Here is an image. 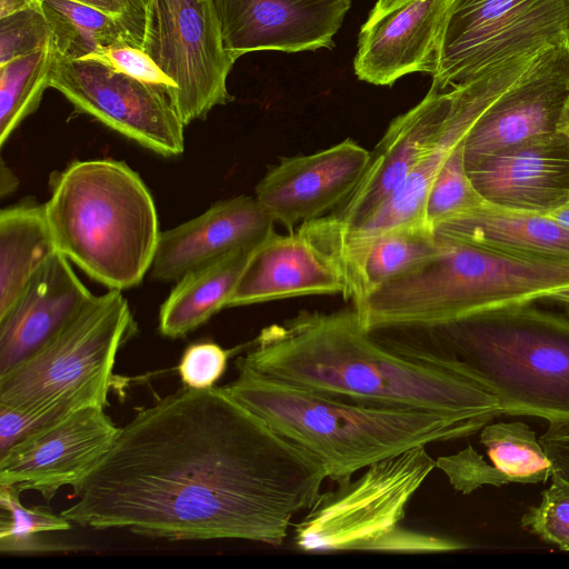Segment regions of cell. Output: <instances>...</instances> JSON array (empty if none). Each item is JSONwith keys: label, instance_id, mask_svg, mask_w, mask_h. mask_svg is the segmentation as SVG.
I'll return each instance as SVG.
<instances>
[{"label": "cell", "instance_id": "ffe728a7", "mask_svg": "<svg viewBox=\"0 0 569 569\" xmlns=\"http://www.w3.org/2000/svg\"><path fill=\"white\" fill-rule=\"evenodd\" d=\"M274 223L254 196L220 200L203 213L161 231L150 277L177 281L200 264L258 246L276 232Z\"/></svg>", "mask_w": 569, "mask_h": 569}, {"label": "cell", "instance_id": "484cf974", "mask_svg": "<svg viewBox=\"0 0 569 569\" xmlns=\"http://www.w3.org/2000/svg\"><path fill=\"white\" fill-rule=\"evenodd\" d=\"M57 251L44 203L24 202L1 209L0 316Z\"/></svg>", "mask_w": 569, "mask_h": 569}, {"label": "cell", "instance_id": "8d00e7d4", "mask_svg": "<svg viewBox=\"0 0 569 569\" xmlns=\"http://www.w3.org/2000/svg\"><path fill=\"white\" fill-rule=\"evenodd\" d=\"M69 413L62 409L24 410L0 405V455Z\"/></svg>", "mask_w": 569, "mask_h": 569}, {"label": "cell", "instance_id": "60d3db41", "mask_svg": "<svg viewBox=\"0 0 569 569\" xmlns=\"http://www.w3.org/2000/svg\"><path fill=\"white\" fill-rule=\"evenodd\" d=\"M19 186V179L14 172L1 160L0 166V196L3 198L12 193Z\"/></svg>", "mask_w": 569, "mask_h": 569}, {"label": "cell", "instance_id": "e575fe53", "mask_svg": "<svg viewBox=\"0 0 569 569\" xmlns=\"http://www.w3.org/2000/svg\"><path fill=\"white\" fill-rule=\"evenodd\" d=\"M87 59V58H84ZM98 60L111 69L138 80L166 88L173 99L176 86L156 61L139 46L120 41L88 58Z\"/></svg>", "mask_w": 569, "mask_h": 569}, {"label": "cell", "instance_id": "ba28073f", "mask_svg": "<svg viewBox=\"0 0 569 569\" xmlns=\"http://www.w3.org/2000/svg\"><path fill=\"white\" fill-rule=\"evenodd\" d=\"M134 331L121 290L94 296L53 339L0 375V405L69 412L104 408L118 351Z\"/></svg>", "mask_w": 569, "mask_h": 569}, {"label": "cell", "instance_id": "7a4b0ae2", "mask_svg": "<svg viewBox=\"0 0 569 569\" xmlns=\"http://www.w3.org/2000/svg\"><path fill=\"white\" fill-rule=\"evenodd\" d=\"M236 365L353 402L467 417L502 415L498 398L467 363L437 347L369 332L353 307L303 311L268 326Z\"/></svg>", "mask_w": 569, "mask_h": 569}, {"label": "cell", "instance_id": "f35d334b", "mask_svg": "<svg viewBox=\"0 0 569 569\" xmlns=\"http://www.w3.org/2000/svg\"><path fill=\"white\" fill-rule=\"evenodd\" d=\"M552 465V473L569 481V427H551L539 437Z\"/></svg>", "mask_w": 569, "mask_h": 569}, {"label": "cell", "instance_id": "f546056e", "mask_svg": "<svg viewBox=\"0 0 569 569\" xmlns=\"http://www.w3.org/2000/svg\"><path fill=\"white\" fill-rule=\"evenodd\" d=\"M20 491L0 486V551L30 552L64 549L41 538V535L67 531L72 522L61 513L56 515L41 507H26Z\"/></svg>", "mask_w": 569, "mask_h": 569}, {"label": "cell", "instance_id": "8fae6325", "mask_svg": "<svg viewBox=\"0 0 569 569\" xmlns=\"http://www.w3.org/2000/svg\"><path fill=\"white\" fill-rule=\"evenodd\" d=\"M536 56L523 54L497 63L473 79L450 88L452 98L443 119L399 188L362 224L317 249L332 260L342 251L385 231L427 226L428 194L442 164L466 140L482 112L521 76Z\"/></svg>", "mask_w": 569, "mask_h": 569}, {"label": "cell", "instance_id": "9a60e30c", "mask_svg": "<svg viewBox=\"0 0 569 569\" xmlns=\"http://www.w3.org/2000/svg\"><path fill=\"white\" fill-rule=\"evenodd\" d=\"M569 122V42L541 50L478 118L465 140V163Z\"/></svg>", "mask_w": 569, "mask_h": 569}, {"label": "cell", "instance_id": "d590c367", "mask_svg": "<svg viewBox=\"0 0 569 569\" xmlns=\"http://www.w3.org/2000/svg\"><path fill=\"white\" fill-rule=\"evenodd\" d=\"M229 351L214 342L190 345L180 359L178 372L186 387L208 389L223 375Z\"/></svg>", "mask_w": 569, "mask_h": 569}, {"label": "cell", "instance_id": "277c9868", "mask_svg": "<svg viewBox=\"0 0 569 569\" xmlns=\"http://www.w3.org/2000/svg\"><path fill=\"white\" fill-rule=\"evenodd\" d=\"M49 189L44 209L58 251L109 289L138 286L161 233L140 176L114 159L76 160L51 173Z\"/></svg>", "mask_w": 569, "mask_h": 569}, {"label": "cell", "instance_id": "74e56055", "mask_svg": "<svg viewBox=\"0 0 569 569\" xmlns=\"http://www.w3.org/2000/svg\"><path fill=\"white\" fill-rule=\"evenodd\" d=\"M100 9L120 22L136 46L142 48L150 0H76Z\"/></svg>", "mask_w": 569, "mask_h": 569}, {"label": "cell", "instance_id": "4316f807", "mask_svg": "<svg viewBox=\"0 0 569 569\" xmlns=\"http://www.w3.org/2000/svg\"><path fill=\"white\" fill-rule=\"evenodd\" d=\"M39 4L64 59L90 58L123 40L134 44L118 20L92 6L76 0H39Z\"/></svg>", "mask_w": 569, "mask_h": 569}, {"label": "cell", "instance_id": "44dd1931", "mask_svg": "<svg viewBox=\"0 0 569 569\" xmlns=\"http://www.w3.org/2000/svg\"><path fill=\"white\" fill-rule=\"evenodd\" d=\"M93 293L70 261L54 252L0 316V375L30 358L62 331Z\"/></svg>", "mask_w": 569, "mask_h": 569}, {"label": "cell", "instance_id": "ee69618b", "mask_svg": "<svg viewBox=\"0 0 569 569\" xmlns=\"http://www.w3.org/2000/svg\"><path fill=\"white\" fill-rule=\"evenodd\" d=\"M562 131H563V132L567 134V137L569 138V122L566 124V127L563 128V130H562Z\"/></svg>", "mask_w": 569, "mask_h": 569}, {"label": "cell", "instance_id": "603a6c76", "mask_svg": "<svg viewBox=\"0 0 569 569\" xmlns=\"http://www.w3.org/2000/svg\"><path fill=\"white\" fill-rule=\"evenodd\" d=\"M433 232L518 258L569 262V227L548 214L516 212L485 202L439 223Z\"/></svg>", "mask_w": 569, "mask_h": 569}, {"label": "cell", "instance_id": "d4e9b609", "mask_svg": "<svg viewBox=\"0 0 569 569\" xmlns=\"http://www.w3.org/2000/svg\"><path fill=\"white\" fill-rule=\"evenodd\" d=\"M256 247L234 250L181 276L160 307L159 332L172 339L182 338L226 308Z\"/></svg>", "mask_w": 569, "mask_h": 569}, {"label": "cell", "instance_id": "5b68a950", "mask_svg": "<svg viewBox=\"0 0 569 569\" xmlns=\"http://www.w3.org/2000/svg\"><path fill=\"white\" fill-rule=\"evenodd\" d=\"M441 239L440 252L353 306L366 330L432 328L569 288V262L523 259Z\"/></svg>", "mask_w": 569, "mask_h": 569}, {"label": "cell", "instance_id": "5bb4252c", "mask_svg": "<svg viewBox=\"0 0 569 569\" xmlns=\"http://www.w3.org/2000/svg\"><path fill=\"white\" fill-rule=\"evenodd\" d=\"M119 432L103 407L76 410L1 453L0 486L38 491L49 501L61 487L80 485Z\"/></svg>", "mask_w": 569, "mask_h": 569}, {"label": "cell", "instance_id": "7c38bea8", "mask_svg": "<svg viewBox=\"0 0 569 569\" xmlns=\"http://www.w3.org/2000/svg\"><path fill=\"white\" fill-rule=\"evenodd\" d=\"M50 88L78 112L166 158L184 150L180 112L163 87L118 72L94 59L70 60L57 52Z\"/></svg>", "mask_w": 569, "mask_h": 569}, {"label": "cell", "instance_id": "cb8c5ba5", "mask_svg": "<svg viewBox=\"0 0 569 569\" xmlns=\"http://www.w3.org/2000/svg\"><path fill=\"white\" fill-rule=\"evenodd\" d=\"M443 240L427 226L385 231L339 253L332 262L343 281L346 299L353 306L411 267L437 254Z\"/></svg>", "mask_w": 569, "mask_h": 569}, {"label": "cell", "instance_id": "3957f363", "mask_svg": "<svg viewBox=\"0 0 569 569\" xmlns=\"http://www.w3.org/2000/svg\"><path fill=\"white\" fill-rule=\"evenodd\" d=\"M236 367L238 376L223 391L311 456L336 482L413 447L469 437L493 420L353 402Z\"/></svg>", "mask_w": 569, "mask_h": 569}, {"label": "cell", "instance_id": "9c48e42d", "mask_svg": "<svg viewBox=\"0 0 569 569\" xmlns=\"http://www.w3.org/2000/svg\"><path fill=\"white\" fill-rule=\"evenodd\" d=\"M565 42L568 0H450L430 90L446 91L497 63Z\"/></svg>", "mask_w": 569, "mask_h": 569}, {"label": "cell", "instance_id": "7bdbcfd3", "mask_svg": "<svg viewBox=\"0 0 569 569\" xmlns=\"http://www.w3.org/2000/svg\"><path fill=\"white\" fill-rule=\"evenodd\" d=\"M548 216L569 227V200Z\"/></svg>", "mask_w": 569, "mask_h": 569}, {"label": "cell", "instance_id": "ab89813d", "mask_svg": "<svg viewBox=\"0 0 569 569\" xmlns=\"http://www.w3.org/2000/svg\"><path fill=\"white\" fill-rule=\"evenodd\" d=\"M39 7V0H0V19Z\"/></svg>", "mask_w": 569, "mask_h": 569}, {"label": "cell", "instance_id": "4dcf8cb0", "mask_svg": "<svg viewBox=\"0 0 569 569\" xmlns=\"http://www.w3.org/2000/svg\"><path fill=\"white\" fill-rule=\"evenodd\" d=\"M485 202L468 176L463 141L447 158L431 186L426 203V223L433 231L439 223Z\"/></svg>", "mask_w": 569, "mask_h": 569}, {"label": "cell", "instance_id": "f1b7e54d", "mask_svg": "<svg viewBox=\"0 0 569 569\" xmlns=\"http://www.w3.org/2000/svg\"><path fill=\"white\" fill-rule=\"evenodd\" d=\"M492 466L508 483L546 482L552 465L536 432L522 421L488 423L480 430Z\"/></svg>", "mask_w": 569, "mask_h": 569}, {"label": "cell", "instance_id": "30bf717a", "mask_svg": "<svg viewBox=\"0 0 569 569\" xmlns=\"http://www.w3.org/2000/svg\"><path fill=\"white\" fill-rule=\"evenodd\" d=\"M142 49L173 81L186 126L232 100L227 78L236 60L223 49L212 0H150Z\"/></svg>", "mask_w": 569, "mask_h": 569}, {"label": "cell", "instance_id": "d6a6232c", "mask_svg": "<svg viewBox=\"0 0 569 569\" xmlns=\"http://www.w3.org/2000/svg\"><path fill=\"white\" fill-rule=\"evenodd\" d=\"M49 23L39 8L0 19V64L29 54L51 40Z\"/></svg>", "mask_w": 569, "mask_h": 569}, {"label": "cell", "instance_id": "7402d4cb", "mask_svg": "<svg viewBox=\"0 0 569 569\" xmlns=\"http://www.w3.org/2000/svg\"><path fill=\"white\" fill-rule=\"evenodd\" d=\"M343 291L338 267L309 240L273 232L253 249L226 308Z\"/></svg>", "mask_w": 569, "mask_h": 569}, {"label": "cell", "instance_id": "836d02e7", "mask_svg": "<svg viewBox=\"0 0 569 569\" xmlns=\"http://www.w3.org/2000/svg\"><path fill=\"white\" fill-rule=\"evenodd\" d=\"M439 468L448 478L450 485L459 492L468 495L482 486L501 487L508 485L490 461H486L471 446L436 460Z\"/></svg>", "mask_w": 569, "mask_h": 569}, {"label": "cell", "instance_id": "4fadbf2b", "mask_svg": "<svg viewBox=\"0 0 569 569\" xmlns=\"http://www.w3.org/2000/svg\"><path fill=\"white\" fill-rule=\"evenodd\" d=\"M452 90H430L396 117L370 151L368 164L349 196L326 216L305 222L297 232L318 248L369 219L399 188L443 119Z\"/></svg>", "mask_w": 569, "mask_h": 569}, {"label": "cell", "instance_id": "e0dca14e", "mask_svg": "<svg viewBox=\"0 0 569 569\" xmlns=\"http://www.w3.org/2000/svg\"><path fill=\"white\" fill-rule=\"evenodd\" d=\"M450 0H378L362 24L353 60L359 80L392 86L401 77L436 73Z\"/></svg>", "mask_w": 569, "mask_h": 569}, {"label": "cell", "instance_id": "8992f818", "mask_svg": "<svg viewBox=\"0 0 569 569\" xmlns=\"http://www.w3.org/2000/svg\"><path fill=\"white\" fill-rule=\"evenodd\" d=\"M532 303L415 330L472 368L498 398L502 415L569 427V316Z\"/></svg>", "mask_w": 569, "mask_h": 569}, {"label": "cell", "instance_id": "1f68e13d", "mask_svg": "<svg viewBox=\"0 0 569 569\" xmlns=\"http://www.w3.org/2000/svg\"><path fill=\"white\" fill-rule=\"evenodd\" d=\"M550 479L539 503L522 513L520 525L546 543L569 551V481L556 473Z\"/></svg>", "mask_w": 569, "mask_h": 569}, {"label": "cell", "instance_id": "2e32d148", "mask_svg": "<svg viewBox=\"0 0 569 569\" xmlns=\"http://www.w3.org/2000/svg\"><path fill=\"white\" fill-rule=\"evenodd\" d=\"M222 46L237 60L254 52L332 49L351 0H212Z\"/></svg>", "mask_w": 569, "mask_h": 569}, {"label": "cell", "instance_id": "ac0fdd59", "mask_svg": "<svg viewBox=\"0 0 569 569\" xmlns=\"http://www.w3.org/2000/svg\"><path fill=\"white\" fill-rule=\"evenodd\" d=\"M370 151L351 138L327 149L282 158L256 186L254 197L290 232L338 207L360 180Z\"/></svg>", "mask_w": 569, "mask_h": 569}, {"label": "cell", "instance_id": "83f0119b", "mask_svg": "<svg viewBox=\"0 0 569 569\" xmlns=\"http://www.w3.org/2000/svg\"><path fill=\"white\" fill-rule=\"evenodd\" d=\"M57 49L53 39L36 51L0 64V146L33 113L50 88Z\"/></svg>", "mask_w": 569, "mask_h": 569}, {"label": "cell", "instance_id": "6da1fadb", "mask_svg": "<svg viewBox=\"0 0 569 569\" xmlns=\"http://www.w3.org/2000/svg\"><path fill=\"white\" fill-rule=\"evenodd\" d=\"M323 468L221 387L140 410L60 513L94 530L169 541L281 546L321 495Z\"/></svg>", "mask_w": 569, "mask_h": 569}, {"label": "cell", "instance_id": "b9f144b4", "mask_svg": "<svg viewBox=\"0 0 569 569\" xmlns=\"http://www.w3.org/2000/svg\"><path fill=\"white\" fill-rule=\"evenodd\" d=\"M542 300L553 301L562 305L569 316V288H565L543 297Z\"/></svg>", "mask_w": 569, "mask_h": 569}, {"label": "cell", "instance_id": "52a82bcc", "mask_svg": "<svg viewBox=\"0 0 569 569\" xmlns=\"http://www.w3.org/2000/svg\"><path fill=\"white\" fill-rule=\"evenodd\" d=\"M435 468L426 446H417L367 467L356 480L338 482L337 489L321 492L295 526V545L306 552L467 549L457 539L402 526L409 501Z\"/></svg>", "mask_w": 569, "mask_h": 569}, {"label": "cell", "instance_id": "d6986e66", "mask_svg": "<svg viewBox=\"0 0 569 569\" xmlns=\"http://www.w3.org/2000/svg\"><path fill=\"white\" fill-rule=\"evenodd\" d=\"M468 176L489 204L548 214L569 200V138L539 136L466 163Z\"/></svg>", "mask_w": 569, "mask_h": 569}, {"label": "cell", "instance_id": "f6af8a7d", "mask_svg": "<svg viewBox=\"0 0 569 569\" xmlns=\"http://www.w3.org/2000/svg\"><path fill=\"white\" fill-rule=\"evenodd\" d=\"M569 1V0H568Z\"/></svg>", "mask_w": 569, "mask_h": 569}]
</instances>
